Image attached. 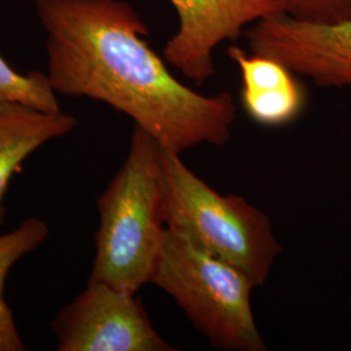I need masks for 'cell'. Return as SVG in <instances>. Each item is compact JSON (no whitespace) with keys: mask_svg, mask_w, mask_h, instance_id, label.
<instances>
[{"mask_svg":"<svg viewBox=\"0 0 351 351\" xmlns=\"http://www.w3.org/2000/svg\"><path fill=\"white\" fill-rule=\"evenodd\" d=\"M36 7L56 94L103 101L177 154L230 141L232 94L206 95L180 82L145 39L149 27L129 3L36 0Z\"/></svg>","mask_w":351,"mask_h":351,"instance_id":"6da1fadb","label":"cell"},{"mask_svg":"<svg viewBox=\"0 0 351 351\" xmlns=\"http://www.w3.org/2000/svg\"><path fill=\"white\" fill-rule=\"evenodd\" d=\"M163 146L133 126L125 162L98 199L90 281L137 294L150 284L164 232Z\"/></svg>","mask_w":351,"mask_h":351,"instance_id":"7a4b0ae2","label":"cell"},{"mask_svg":"<svg viewBox=\"0 0 351 351\" xmlns=\"http://www.w3.org/2000/svg\"><path fill=\"white\" fill-rule=\"evenodd\" d=\"M163 147L164 219L167 229L233 264L263 287L281 254L265 213L236 194H220Z\"/></svg>","mask_w":351,"mask_h":351,"instance_id":"3957f363","label":"cell"},{"mask_svg":"<svg viewBox=\"0 0 351 351\" xmlns=\"http://www.w3.org/2000/svg\"><path fill=\"white\" fill-rule=\"evenodd\" d=\"M150 284L171 295L215 348L267 350L251 306L256 285L239 267L165 228Z\"/></svg>","mask_w":351,"mask_h":351,"instance_id":"277c9868","label":"cell"},{"mask_svg":"<svg viewBox=\"0 0 351 351\" xmlns=\"http://www.w3.org/2000/svg\"><path fill=\"white\" fill-rule=\"evenodd\" d=\"M59 351L175 350L152 326L137 294L90 281L52 322Z\"/></svg>","mask_w":351,"mask_h":351,"instance_id":"5b68a950","label":"cell"},{"mask_svg":"<svg viewBox=\"0 0 351 351\" xmlns=\"http://www.w3.org/2000/svg\"><path fill=\"white\" fill-rule=\"evenodd\" d=\"M246 38L251 52L276 59L319 86L351 88V14L310 23L276 13L249 26Z\"/></svg>","mask_w":351,"mask_h":351,"instance_id":"8992f818","label":"cell"},{"mask_svg":"<svg viewBox=\"0 0 351 351\" xmlns=\"http://www.w3.org/2000/svg\"><path fill=\"white\" fill-rule=\"evenodd\" d=\"M169 1L178 29L164 46V60L198 85L216 75L213 53L223 42L236 40L258 20L282 12L275 0Z\"/></svg>","mask_w":351,"mask_h":351,"instance_id":"52a82bcc","label":"cell"},{"mask_svg":"<svg viewBox=\"0 0 351 351\" xmlns=\"http://www.w3.org/2000/svg\"><path fill=\"white\" fill-rule=\"evenodd\" d=\"M228 56L242 78L241 101L245 112L259 125L280 128L293 123L306 106V91L288 66L276 59L228 47Z\"/></svg>","mask_w":351,"mask_h":351,"instance_id":"ba28073f","label":"cell"},{"mask_svg":"<svg viewBox=\"0 0 351 351\" xmlns=\"http://www.w3.org/2000/svg\"><path fill=\"white\" fill-rule=\"evenodd\" d=\"M75 126L77 120L69 113L40 111L13 101L0 103V226L5 219L3 199L12 176L33 152Z\"/></svg>","mask_w":351,"mask_h":351,"instance_id":"9c48e42d","label":"cell"},{"mask_svg":"<svg viewBox=\"0 0 351 351\" xmlns=\"http://www.w3.org/2000/svg\"><path fill=\"white\" fill-rule=\"evenodd\" d=\"M49 234V226L38 217L26 219L12 232L0 234V351L25 350L12 311L4 298V285L13 265L37 250Z\"/></svg>","mask_w":351,"mask_h":351,"instance_id":"30bf717a","label":"cell"},{"mask_svg":"<svg viewBox=\"0 0 351 351\" xmlns=\"http://www.w3.org/2000/svg\"><path fill=\"white\" fill-rule=\"evenodd\" d=\"M7 101L21 103L40 111H62L47 73H19L0 55V103Z\"/></svg>","mask_w":351,"mask_h":351,"instance_id":"8fae6325","label":"cell"},{"mask_svg":"<svg viewBox=\"0 0 351 351\" xmlns=\"http://www.w3.org/2000/svg\"><path fill=\"white\" fill-rule=\"evenodd\" d=\"M282 12L310 23H335L351 14V0H275Z\"/></svg>","mask_w":351,"mask_h":351,"instance_id":"7c38bea8","label":"cell"}]
</instances>
